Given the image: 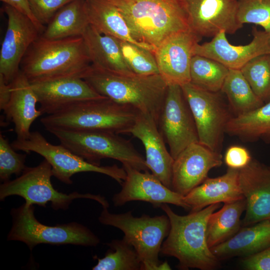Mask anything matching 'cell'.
<instances>
[{
  "label": "cell",
  "instance_id": "cell-1",
  "mask_svg": "<svg viewBox=\"0 0 270 270\" xmlns=\"http://www.w3.org/2000/svg\"><path fill=\"white\" fill-rule=\"evenodd\" d=\"M92 64L83 38L48 40L41 35L23 57L20 70L30 83L82 78Z\"/></svg>",
  "mask_w": 270,
  "mask_h": 270
},
{
  "label": "cell",
  "instance_id": "cell-2",
  "mask_svg": "<svg viewBox=\"0 0 270 270\" xmlns=\"http://www.w3.org/2000/svg\"><path fill=\"white\" fill-rule=\"evenodd\" d=\"M220 206V203L212 204L188 215L180 216L168 204H162L160 208L170 220V230L162 242L161 255L176 258L178 261V268L181 270L216 268L218 260L208 244L206 230L210 216Z\"/></svg>",
  "mask_w": 270,
  "mask_h": 270
},
{
  "label": "cell",
  "instance_id": "cell-3",
  "mask_svg": "<svg viewBox=\"0 0 270 270\" xmlns=\"http://www.w3.org/2000/svg\"><path fill=\"white\" fill-rule=\"evenodd\" d=\"M125 19L134 38L156 48L190 28L184 0H108Z\"/></svg>",
  "mask_w": 270,
  "mask_h": 270
},
{
  "label": "cell",
  "instance_id": "cell-4",
  "mask_svg": "<svg viewBox=\"0 0 270 270\" xmlns=\"http://www.w3.org/2000/svg\"><path fill=\"white\" fill-rule=\"evenodd\" d=\"M82 78L100 96L132 106L158 122L168 87L160 74H120L91 64Z\"/></svg>",
  "mask_w": 270,
  "mask_h": 270
},
{
  "label": "cell",
  "instance_id": "cell-5",
  "mask_svg": "<svg viewBox=\"0 0 270 270\" xmlns=\"http://www.w3.org/2000/svg\"><path fill=\"white\" fill-rule=\"evenodd\" d=\"M140 112L104 96L73 104L40 120L48 130H102L128 134Z\"/></svg>",
  "mask_w": 270,
  "mask_h": 270
},
{
  "label": "cell",
  "instance_id": "cell-6",
  "mask_svg": "<svg viewBox=\"0 0 270 270\" xmlns=\"http://www.w3.org/2000/svg\"><path fill=\"white\" fill-rule=\"evenodd\" d=\"M103 207L98 221L102 224L116 228L124 234V238L136 250L142 263V270H170L166 261L158 258L164 239L170 230L167 215L150 216L143 214L135 217L131 211L116 214Z\"/></svg>",
  "mask_w": 270,
  "mask_h": 270
},
{
  "label": "cell",
  "instance_id": "cell-7",
  "mask_svg": "<svg viewBox=\"0 0 270 270\" xmlns=\"http://www.w3.org/2000/svg\"><path fill=\"white\" fill-rule=\"evenodd\" d=\"M60 144L92 164L100 166L104 158L120 162L140 171L148 170L144 158L132 142L117 134L102 130H48Z\"/></svg>",
  "mask_w": 270,
  "mask_h": 270
},
{
  "label": "cell",
  "instance_id": "cell-8",
  "mask_svg": "<svg viewBox=\"0 0 270 270\" xmlns=\"http://www.w3.org/2000/svg\"><path fill=\"white\" fill-rule=\"evenodd\" d=\"M12 219L8 240L24 242L30 250L40 244H74L95 246L100 239L90 229L76 222L50 226L40 222L34 205L26 203L10 211Z\"/></svg>",
  "mask_w": 270,
  "mask_h": 270
},
{
  "label": "cell",
  "instance_id": "cell-9",
  "mask_svg": "<svg viewBox=\"0 0 270 270\" xmlns=\"http://www.w3.org/2000/svg\"><path fill=\"white\" fill-rule=\"evenodd\" d=\"M53 176L52 166L44 159L34 167H26L20 176L14 180L3 182L0 186V200H3L12 196H18L28 204L46 207L48 202L55 210L68 209L76 198H88L96 200L102 208L109 204L104 196L90 194H82L76 192L66 194L56 190L51 182Z\"/></svg>",
  "mask_w": 270,
  "mask_h": 270
},
{
  "label": "cell",
  "instance_id": "cell-10",
  "mask_svg": "<svg viewBox=\"0 0 270 270\" xmlns=\"http://www.w3.org/2000/svg\"><path fill=\"white\" fill-rule=\"evenodd\" d=\"M16 150L26 152H34L50 164L53 176L60 181L71 184V178L76 174L95 172L106 174L122 184L126 178L124 168L116 164L100 166L88 162L60 144L54 145L49 142L38 131L31 132L26 140L16 139L11 144Z\"/></svg>",
  "mask_w": 270,
  "mask_h": 270
},
{
  "label": "cell",
  "instance_id": "cell-11",
  "mask_svg": "<svg viewBox=\"0 0 270 270\" xmlns=\"http://www.w3.org/2000/svg\"><path fill=\"white\" fill-rule=\"evenodd\" d=\"M181 86L194 119L198 142L220 152L226 126L233 116L220 92H210L190 82Z\"/></svg>",
  "mask_w": 270,
  "mask_h": 270
},
{
  "label": "cell",
  "instance_id": "cell-12",
  "mask_svg": "<svg viewBox=\"0 0 270 270\" xmlns=\"http://www.w3.org/2000/svg\"><path fill=\"white\" fill-rule=\"evenodd\" d=\"M157 124L174 160L188 146L199 142L194 119L180 86L168 85Z\"/></svg>",
  "mask_w": 270,
  "mask_h": 270
},
{
  "label": "cell",
  "instance_id": "cell-13",
  "mask_svg": "<svg viewBox=\"0 0 270 270\" xmlns=\"http://www.w3.org/2000/svg\"><path fill=\"white\" fill-rule=\"evenodd\" d=\"M8 26L0 52V74L10 84L20 70L22 60L42 32L26 16L6 4Z\"/></svg>",
  "mask_w": 270,
  "mask_h": 270
},
{
  "label": "cell",
  "instance_id": "cell-14",
  "mask_svg": "<svg viewBox=\"0 0 270 270\" xmlns=\"http://www.w3.org/2000/svg\"><path fill=\"white\" fill-rule=\"evenodd\" d=\"M202 38L189 29L168 37L156 48L154 54L159 73L168 85L190 82L191 60Z\"/></svg>",
  "mask_w": 270,
  "mask_h": 270
},
{
  "label": "cell",
  "instance_id": "cell-15",
  "mask_svg": "<svg viewBox=\"0 0 270 270\" xmlns=\"http://www.w3.org/2000/svg\"><path fill=\"white\" fill-rule=\"evenodd\" d=\"M184 1L190 28L201 37H214L221 32L234 34L243 26L237 16L238 0Z\"/></svg>",
  "mask_w": 270,
  "mask_h": 270
},
{
  "label": "cell",
  "instance_id": "cell-16",
  "mask_svg": "<svg viewBox=\"0 0 270 270\" xmlns=\"http://www.w3.org/2000/svg\"><path fill=\"white\" fill-rule=\"evenodd\" d=\"M222 159L220 152L200 142L190 144L174 160L172 190L185 196L208 178L211 169L221 166Z\"/></svg>",
  "mask_w": 270,
  "mask_h": 270
},
{
  "label": "cell",
  "instance_id": "cell-17",
  "mask_svg": "<svg viewBox=\"0 0 270 270\" xmlns=\"http://www.w3.org/2000/svg\"><path fill=\"white\" fill-rule=\"evenodd\" d=\"M126 176L120 191L114 194V206H122L128 202L140 200L150 203L154 207L172 204L188 210L184 196L164 186L148 170L140 171L128 166H122Z\"/></svg>",
  "mask_w": 270,
  "mask_h": 270
},
{
  "label": "cell",
  "instance_id": "cell-18",
  "mask_svg": "<svg viewBox=\"0 0 270 270\" xmlns=\"http://www.w3.org/2000/svg\"><path fill=\"white\" fill-rule=\"evenodd\" d=\"M221 32L212 40L195 46L194 55L197 54L214 60L228 69L240 70L252 58L262 54H270V32L252 30L253 38L248 44H231Z\"/></svg>",
  "mask_w": 270,
  "mask_h": 270
},
{
  "label": "cell",
  "instance_id": "cell-19",
  "mask_svg": "<svg viewBox=\"0 0 270 270\" xmlns=\"http://www.w3.org/2000/svg\"><path fill=\"white\" fill-rule=\"evenodd\" d=\"M239 182L246 201L242 224L270 220V168L254 159L239 170Z\"/></svg>",
  "mask_w": 270,
  "mask_h": 270
},
{
  "label": "cell",
  "instance_id": "cell-20",
  "mask_svg": "<svg viewBox=\"0 0 270 270\" xmlns=\"http://www.w3.org/2000/svg\"><path fill=\"white\" fill-rule=\"evenodd\" d=\"M128 134L138 138L143 144L148 170L164 186L172 189L174 159L166 149L164 138L154 119L140 112Z\"/></svg>",
  "mask_w": 270,
  "mask_h": 270
},
{
  "label": "cell",
  "instance_id": "cell-21",
  "mask_svg": "<svg viewBox=\"0 0 270 270\" xmlns=\"http://www.w3.org/2000/svg\"><path fill=\"white\" fill-rule=\"evenodd\" d=\"M30 84L42 114H54L77 102L103 96L80 78H66Z\"/></svg>",
  "mask_w": 270,
  "mask_h": 270
},
{
  "label": "cell",
  "instance_id": "cell-22",
  "mask_svg": "<svg viewBox=\"0 0 270 270\" xmlns=\"http://www.w3.org/2000/svg\"><path fill=\"white\" fill-rule=\"evenodd\" d=\"M10 84L11 97L3 110L7 119L14 124L16 139L26 140L31 132V125L42 114L36 108L38 102L36 95L31 84L20 70Z\"/></svg>",
  "mask_w": 270,
  "mask_h": 270
},
{
  "label": "cell",
  "instance_id": "cell-23",
  "mask_svg": "<svg viewBox=\"0 0 270 270\" xmlns=\"http://www.w3.org/2000/svg\"><path fill=\"white\" fill-rule=\"evenodd\" d=\"M244 198L240 186L239 170L228 168L221 176L207 178L184 196V200L188 210L194 212L212 204L231 202Z\"/></svg>",
  "mask_w": 270,
  "mask_h": 270
},
{
  "label": "cell",
  "instance_id": "cell-24",
  "mask_svg": "<svg viewBox=\"0 0 270 270\" xmlns=\"http://www.w3.org/2000/svg\"><path fill=\"white\" fill-rule=\"evenodd\" d=\"M82 36L92 66L114 74H135L124 58L118 38L99 33L90 24Z\"/></svg>",
  "mask_w": 270,
  "mask_h": 270
},
{
  "label": "cell",
  "instance_id": "cell-25",
  "mask_svg": "<svg viewBox=\"0 0 270 270\" xmlns=\"http://www.w3.org/2000/svg\"><path fill=\"white\" fill-rule=\"evenodd\" d=\"M246 226L210 248L218 260L236 256L245 257L270 246V220Z\"/></svg>",
  "mask_w": 270,
  "mask_h": 270
},
{
  "label": "cell",
  "instance_id": "cell-26",
  "mask_svg": "<svg viewBox=\"0 0 270 270\" xmlns=\"http://www.w3.org/2000/svg\"><path fill=\"white\" fill-rule=\"evenodd\" d=\"M90 24L100 34L128 42L154 53L156 48L136 40L122 14L108 0H86Z\"/></svg>",
  "mask_w": 270,
  "mask_h": 270
},
{
  "label": "cell",
  "instance_id": "cell-27",
  "mask_svg": "<svg viewBox=\"0 0 270 270\" xmlns=\"http://www.w3.org/2000/svg\"><path fill=\"white\" fill-rule=\"evenodd\" d=\"M90 24L86 0H73L56 14L41 36L48 40L80 36Z\"/></svg>",
  "mask_w": 270,
  "mask_h": 270
},
{
  "label": "cell",
  "instance_id": "cell-28",
  "mask_svg": "<svg viewBox=\"0 0 270 270\" xmlns=\"http://www.w3.org/2000/svg\"><path fill=\"white\" fill-rule=\"evenodd\" d=\"M226 133L243 141L270 143V100L253 110L232 117Z\"/></svg>",
  "mask_w": 270,
  "mask_h": 270
},
{
  "label": "cell",
  "instance_id": "cell-29",
  "mask_svg": "<svg viewBox=\"0 0 270 270\" xmlns=\"http://www.w3.org/2000/svg\"><path fill=\"white\" fill-rule=\"evenodd\" d=\"M246 208V201L244 198L224 203L220 210L210 215L206 230V240L210 248L228 240L239 230L240 218Z\"/></svg>",
  "mask_w": 270,
  "mask_h": 270
},
{
  "label": "cell",
  "instance_id": "cell-30",
  "mask_svg": "<svg viewBox=\"0 0 270 270\" xmlns=\"http://www.w3.org/2000/svg\"><path fill=\"white\" fill-rule=\"evenodd\" d=\"M220 92L226 96L234 116L253 110L264 104L254 92L240 70L229 69Z\"/></svg>",
  "mask_w": 270,
  "mask_h": 270
},
{
  "label": "cell",
  "instance_id": "cell-31",
  "mask_svg": "<svg viewBox=\"0 0 270 270\" xmlns=\"http://www.w3.org/2000/svg\"><path fill=\"white\" fill-rule=\"evenodd\" d=\"M228 72L229 69L220 62L195 54L190 62V82L210 92H220Z\"/></svg>",
  "mask_w": 270,
  "mask_h": 270
},
{
  "label": "cell",
  "instance_id": "cell-32",
  "mask_svg": "<svg viewBox=\"0 0 270 270\" xmlns=\"http://www.w3.org/2000/svg\"><path fill=\"white\" fill-rule=\"evenodd\" d=\"M106 244L110 249L98 258L93 270H142V263L134 248L124 238L114 240Z\"/></svg>",
  "mask_w": 270,
  "mask_h": 270
},
{
  "label": "cell",
  "instance_id": "cell-33",
  "mask_svg": "<svg viewBox=\"0 0 270 270\" xmlns=\"http://www.w3.org/2000/svg\"><path fill=\"white\" fill-rule=\"evenodd\" d=\"M240 70L255 94L264 103L270 101V54L252 58Z\"/></svg>",
  "mask_w": 270,
  "mask_h": 270
},
{
  "label": "cell",
  "instance_id": "cell-34",
  "mask_svg": "<svg viewBox=\"0 0 270 270\" xmlns=\"http://www.w3.org/2000/svg\"><path fill=\"white\" fill-rule=\"evenodd\" d=\"M118 40L124 58L134 74L140 76L160 74L152 52L128 42Z\"/></svg>",
  "mask_w": 270,
  "mask_h": 270
},
{
  "label": "cell",
  "instance_id": "cell-35",
  "mask_svg": "<svg viewBox=\"0 0 270 270\" xmlns=\"http://www.w3.org/2000/svg\"><path fill=\"white\" fill-rule=\"evenodd\" d=\"M237 16L242 24H254L270 32V0H238Z\"/></svg>",
  "mask_w": 270,
  "mask_h": 270
},
{
  "label": "cell",
  "instance_id": "cell-36",
  "mask_svg": "<svg viewBox=\"0 0 270 270\" xmlns=\"http://www.w3.org/2000/svg\"><path fill=\"white\" fill-rule=\"evenodd\" d=\"M8 140L0 135V178L4 182L14 174L20 176L26 167V154H18Z\"/></svg>",
  "mask_w": 270,
  "mask_h": 270
},
{
  "label": "cell",
  "instance_id": "cell-37",
  "mask_svg": "<svg viewBox=\"0 0 270 270\" xmlns=\"http://www.w3.org/2000/svg\"><path fill=\"white\" fill-rule=\"evenodd\" d=\"M72 0H28L33 16L36 20L44 26L50 22L61 8Z\"/></svg>",
  "mask_w": 270,
  "mask_h": 270
},
{
  "label": "cell",
  "instance_id": "cell-38",
  "mask_svg": "<svg viewBox=\"0 0 270 270\" xmlns=\"http://www.w3.org/2000/svg\"><path fill=\"white\" fill-rule=\"evenodd\" d=\"M252 159L248 150L240 146L228 148L224 156V162L228 168L236 170L246 167Z\"/></svg>",
  "mask_w": 270,
  "mask_h": 270
},
{
  "label": "cell",
  "instance_id": "cell-39",
  "mask_svg": "<svg viewBox=\"0 0 270 270\" xmlns=\"http://www.w3.org/2000/svg\"><path fill=\"white\" fill-rule=\"evenodd\" d=\"M242 264L248 270H270V246L245 256L242 260Z\"/></svg>",
  "mask_w": 270,
  "mask_h": 270
},
{
  "label": "cell",
  "instance_id": "cell-40",
  "mask_svg": "<svg viewBox=\"0 0 270 270\" xmlns=\"http://www.w3.org/2000/svg\"><path fill=\"white\" fill-rule=\"evenodd\" d=\"M6 4L9 5L18 11L28 16L42 32L45 29L44 26L40 24L34 18L30 10L28 0H0Z\"/></svg>",
  "mask_w": 270,
  "mask_h": 270
},
{
  "label": "cell",
  "instance_id": "cell-41",
  "mask_svg": "<svg viewBox=\"0 0 270 270\" xmlns=\"http://www.w3.org/2000/svg\"><path fill=\"white\" fill-rule=\"evenodd\" d=\"M11 97V87L2 74H0V109L4 110L8 104Z\"/></svg>",
  "mask_w": 270,
  "mask_h": 270
},
{
  "label": "cell",
  "instance_id": "cell-42",
  "mask_svg": "<svg viewBox=\"0 0 270 270\" xmlns=\"http://www.w3.org/2000/svg\"></svg>",
  "mask_w": 270,
  "mask_h": 270
}]
</instances>
